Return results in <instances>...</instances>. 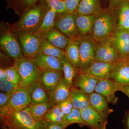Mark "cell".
Wrapping results in <instances>:
<instances>
[{
    "label": "cell",
    "mask_w": 129,
    "mask_h": 129,
    "mask_svg": "<svg viewBox=\"0 0 129 129\" xmlns=\"http://www.w3.org/2000/svg\"><path fill=\"white\" fill-rule=\"evenodd\" d=\"M2 129H46L43 119L37 120L32 117L29 107L21 111L0 114Z\"/></svg>",
    "instance_id": "cell-1"
},
{
    "label": "cell",
    "mask_w": 129,
    "mask_h": 129,
    "mask_svg": "<svg viewBox=\"0 0 129 129\" xmlns=\"http://www.w3.org/2000/svg\"><path fill=\"white\" fill-rule=\"evenodd\" d=\"M48 9L42 5H33L13 24L12 30L17 34H35L39 29Z\"/></svg>",
    "instance_id": "cell-2"
},
{
    "label": "cell",
    "mask_w": 129,
    "mask_h": 129,
    "mask_svg": "<svg viewBox=\"0 0 129 129\" xmlns=\"http://www.w3.org/2000/svg\"><path fill=\"white\" fill-rule=\"evenodd\" d=\"M13 66L18 72L20 78V87L28 88L36 81L40 69L33 59L24 55L14 60Z\"/></svg>",
    "instance_id": "cell-3"
},
{
    "label": "cell",
    "mask_w": 129,
    "mask_h": 129,
    "mask_svg": "<svg viewBox=\"0 0 129 129\" xmlns=\"http://www.w3.org/2000/svg\"><path fill=\"white\" fill-rule=\"evenodd\" d=\"M114 28V21L111 14L101 12L96 17L92 28V37L95 41L101 42L110 39Z\"/></svg>",
    "instance_id": "cell-4"
},
{
    "label": "cell",
    "mask_w": 129,
    "mask_h": 129,
    "mask_svg": "<svg viewBox=\"0 0 129 129\" xmlns=\"http://www.w3.org/2000/svg\"><path fill=\"white\" fill-rule=\"evenodd\" d=\"M79 44L80 63V74H85L95 60L96 45L94 41L86 37L76 39Z\"/></svg>",
    "instance_id": "cell-5"
},
{
    "label": "cell",
    "mask_w": 129,
    "mask_h": 129,
    "mask_svg": "<svg viewBox=\"0 0 129 129\" xmlns=\"http://www.w3.org/2000/svg\"><path fill=\"white\" fill-rule=\"evenodd\" d=\"M31 100L28 88L20 87L13 93L9 104L0 110V114H6L18 112L30 106Z\"/></svg>",
    "instance_id": "cell-6"
},
{
    "label": "cell",
    "mask_w": 129,
    "mask_h": 129,
    "mask_svg": "<svg viewBox=\"0 0 129 129\" xmlns=\"http://www.w3.org/2000/svg\"><path fill=\"white\" fill-rule=\"evenodd\" d=\"M19 45L24 55L34 59L38 55L40 45V38L35 34H18Z\"/></svg>",
    "instance_id": "cell-7"
},
{
    "label": "cell",
    "mask_w": 129,
    "mask_h": 129,
    "mask_svg": "<svg viewBox=\"0 0 129 129\" xmlns=\"http://www.w3.org/2000/svg\"><path fill=\"white\" fill-rule=\"evenodd\" d=\"M61 14L55 19L54 27L61 31L70 40H75L78 33L74 18V13Z\"/></svg>",
    "instance_id": "cell-8"
},
{
    "label": "cell",
    "mask_w": 129,
    "mask_h": 129,
    "mask_svg": "<svg viewBox=\"0 0 129 129\" xmlns=\"http://www.w3.org/2000/svg\"><path fill=\"white\" fill-rule=\"evenodd\" d=\"M110 40L117 52L119 59L129 56V31L118 28Z\"/></svg>",
    "instance_id": "cell-9"
},
{
    "label": "cell",
    "mask_w": 129,
    "mask_h": 129,
    "mask_svg": "<svg viewBox=\"0 0 129 129\" xmlns=\"http://www.w3.org/2000/svg\"><path fill=\"white\" fill-rule=\"evenodd\" d=\"M109 79L119 86L129 84V58H119L115 63L109 75Z\"/></svg>",
    "instance_id": "cell-10"
},
{
    "label": "cell",
    "mask_w": 129,
    "mask_h": 129,
    "mask_svg": "<svg viewBox=\"0 0 129 129\" xmlns=\"http://www.w3.org/2000/svg\"><path fill=\"white\" fill-rule=\"evenodd\" d=\"M120 91V86L113 81L107 79L99 80L96 86L95 92L101 95L108 103L114 105L117 102L118 98L115 92Z\"/></svg>",
    "instance_id": "cell-11"
},
{
    "label": "cell",
    "mask_w": 129,
    "mask_h": 129,
    "mask_svg": "<svg viewBox=\"0 0 129 129\" xmlns=\"http://www.w3.org/2000/svg\"><path fill=\"white\" fill-rule=\"evenodd\" d=\"M117 52L114 48L110 39L101 42L96 46L95 60L108 63H115L118 60Z\"/></svg>",
    "instance_id": "cell-12"
},
{
    "label": "cell",
    "mask_w": 129,
    "mask_h": 129,
    "mask_svg": "<svg viewBox=\"0 0 129 129\" xmlns=\"http://www.w3.org/2000/svg\"><path fill=\"white\" fill-rule=\"evenodd\" d=\"M0 44L3 50L14 60L23 55L18 41L10 32H6L2 35Z\"/></svg>",
    "instance_id": "cell-13"
},
{
    "label": "cell",
    "mask_w": 129,
    "mask_h": 129,
    "mask_svg": "<svg viewBox=\"0 0 129 129\" xmlns=\"http://www.w3.org/2000/svg\"><path fill=\"white\" fill-rule=\"evenodd\" d=\"M71 87L63 76L57 84L48 92L50 102L52 106H56L70 96Z\"/></svg>",
    "instance_id": "cell-14"
},
{
    "label": "cell",
    "mask_w": 129,
    "mask_h": 129,
    "mask_svg": "<svg viewBox=\"0 0 129 129\" xmlns=\"http://www.w3.org/2000/svg\"><path fill=\"white\" fill-rule=\"evenodd\" d=\"M63 75L61 71L40 70L36 81L48 92L55 86Z\"/></svg>",
    "instance_id": "cell-15"
},
{
    "label": "cell",
    "mask_w": 129,
    "mask_h": 129,
    "mask_svg": "<svg viewBox=\"0 0 129 129\" xmlns=\"http://www.w3.org/2000/svg\"><path fill=\"white\" fill-rule=\"evenodd\" d=\"M81 116L86 127L90 129H106V122L92 107L80 110Z\"/></svg>",
    "instance_id": "cell-16"
},
{
    "label": "cell",
    "mask_w": 129,
    "mask_h": 129,
    "mask_svg": "<svg viewBox=\"0 0 129 129\" xmlns=\"http://www.w3.org/2000/svg\"><path fill=\"white\" fill-rule=\"evenodd\" d=\"M115 63L95 60L85 74L99 80L109 79Z\"/></svg>",
    "instance_id": "cell-17"
},
{
    "label": "cell",
    "mask_w": 129,
    "mask_h": 129,
    "mask_svg": "<svg viewBox=\"0 0 129 129\" xmlns=\"http://www.w3.org/2000/svg\"><path fill=\"white\" fill-rule=\"evenodd\" d=\"M33 60L40 70L63 72L61 60L58 58L44 54H38Z\"/></svg>",
    "instance_id": "cell-18"
},
{
    "label": "cell",
    "mask_w": 129,
    "mask_h": 129,
    "mask_svg": "<svg viewBox=\"0 0 129 129\" xmlns=\"http://www.w3.org/2000/svg\"><path fill=\"white\" fill-rule=\"evenodd\" d=\"M91 105L106 122L113 110L109 107L108 103L101 95L94 92L90 94Z\"/></svg>",
    "instance_id": "cell-19"
},
{
    "label": "cell",
    "mask_w": 129,
    "mask_h": 129,
    "mask_svg": "<svg viewBox=\"0 0 129 129\" xmlns=\"http://www.w3.org/2000/svg\"><path fill=\"white\" fill-rule=\"evenodd\" d=\"M99 80L86 74H79L75 79L73 86L90 95L95 92Z\"/></svg>",
    "instance_id": "cell-20"
},
{
    "label": "cell",
    "mask_w": 129,
    "mask_h": 129,
    "mask_svg": "<svg viewBox=\"0 0 129 129\" xmlns=\"http://www.w3.org/2000/svg\"><path fill=\"white\" fill-rule=\"evenodd\" d=\"M96 17V15H81L75 13V20L78 34L82 36L90 34L92 31Z\"/></svg>",
    "instance_id": "cell-21"
},
{
    "label": "cell",
    "mask_w": 129,
    "mask_h": 129,
    "mask_svg": "<svg viewBox=\"0 0 129 129\" xmlns=\"http://www.w3.org/2000/svg\"><path fill=\"white\" fill-rule=\"evenodd\" d=\"M65 56L78 74L80 73V63L79 44L76 40H70L65 50Z\"/></svg>",
    "instance_id": "cell-22"
},
{
    "label": "cell",
    "mask_w": 129,
    "mask_h": 129,
    "mask_svg": "<svg viewBox=\"0 0 129 129\" xmlns=\"http://www.w3.org/2000/svg\"><path fill=\"white\" fill-rule=\"evenodd\" d=\"M70 95L74 108L80 110L91 106L90 95L80 90L72 87Z\"/></svg>",
    "instance_id": "cell-23"
},
{
    "label": "cell",
    "mask_w": 129,
    "mask_h": 129,
    "mask_svg": "<svg viewBox=\"0 0 129 129\" xmlns=\"http://www.w3.org/2000/svg\"><path fill=\"white\" fill-rule=\"evenodd\" d=\"M53 46L64 51L70 39L54 27L42 37Z\"/></svg>",
    "instance_id": "cell-24"
},
{
    "label": "cell",
    "mask_w": 129,
    "mask_h": 129,
    "mask_svg": "<svg viewBox=\"0 0 129 129\" xmlns=\"http://www.w3.org/2000/svg\"><path fill=\"white\" fill-rule=\"evenodd\" d=\"M31 103H41L50 102V99L47 92L37 81L31 84L28 87Z\"/></svg>",
    "instance_id": "cell-25"
},
{
    "label": "cell",
    "mask_w": 129,
    "mask_h": 129,
    "mask_svg": "<svg viewBox=\"0 0 129 129\" xmlns=\"http://www.w3.org/2000/svg\"><path fill=\"white\" fill-rule=\"evenodd\" d=\"M101 11L100 0H81L75 13L81 15H96Z\"/></svg>",
    "instance_id": "cell-26"
},
{
    "label": "cell",
    "mask_w": 129,
    "mask_h": 129,
    "mask_svg": "<svg viewBox=\"0 0 129 129\" xmlns=\"http://www.w3.org/2000/svg\"><path fill=\"white\" fill-rule=\"evenodd\" d=\"M57 14L54 10L49 8L39 29L35 34L39 37H42L47 32L54 28Z\"/></svg>",
    "instance_id": "cell-27"
},
{
    "label": "cell",
    "mask_w": 129,
    "mask_h": 129,
    "mask_svg": "<svg viewBox=\"0 0 129 129\" xmlns=\"http://www.w3.org/2000/svg\"><path fill=\"white\" fill-rule=\"evenodd\" d=\"M118 28L129 31V2L128 0H123L118 6Z\"/></svg>",
    "instance_id": "cell-28"
},
{
    "label": "cell",
    "mask_w": 129,
    "mask_h": 129,
    "mask_svg": "<svg viewBox=\"0 0 129 129\" xmlns=\"http://www.w3.org/2000/svg\"><path fill=\"white\" fill-rule=\"evenodd\" d=\"M40 38V45L38 54L55 57L60 59L65 56L64 51L54 46L44 37Z\"/></svg>",
    "instance_id": "cell-29"
},
{
    "label": "cell",
    "mask_w": 129,
    "mask_h": 129,
    "mask_svg": "<svg viewBox=\"0 0 129 129\" xmlns=\"http://www.w3.org/2000/svg\"><path fill=\"white\" fill-rule=\"evenodd\" d=\"M50 102L41 103H31L29 106V111L32 117L37 120L43 119L44 115L51 108Z\"/></svg>",
    "instance_id": "cell-30"
},
{
    "label": "cell",
    "mask_w": 129,
    "mask_h": 129,
    "mask_svg": "<svg viewBox=\"0 0 129 129\" xmlns=\"http://www.w3.org/2000/svg\"><path fill=\"white\" fill-rule=\"evenodd\" d=\"M63 68V72L64 79L72 88L75 79L78 74L73 65L69 61L65 56L60 59Z\"/></svg>",
    "instance_id": "cell-31"
},
{
    "label": "cell",
    "mask_w": 129,
    "mask_h": 129,
    "mask_svg": "<svg viewBox=\"0 0 129 129\" xmlns=\"http://www.w3.org/2000/svg\"><path fill=\"white\" fill-rule=\"evenodd\" d=\"M60 108L57 105L52 106L50 110L46 114L43 119L45 122L53 123H60L63 122L64 116Z\"/></svg>",
    "instance_id": "cell-32"
},
{
    "label": "cell",
    "mask_w": 129,
    "mask_h": 129,
    "mask_svg": "<svg viewBox=\"0 0 129 129\" xmlns=\"http://www.w3.org/2000/svg\"><path fill=\"white\" fill-rule=\"evenodd\" d=\"M63 122L66 123L68 126L72 124L77 123L81 127H86L82 118L80 110L74 108L70 113L64 115Z\"/></svg>",
    "instance_id": "cell-33"
},
{
    "label": "cell",
    "mask_w": 129,
    "mask_h": 129,
    "mask_svg": "<svg viewBox=\"0 0 129 129\" xmlns=\"http://www.w3.org/2000/svg\"><path fill=\"white\" fill-rule=\"evenodd\" d=\"M6 78L10 81L16 89L20 87V78L18 72L14 66L5 68Z\"/></svg>",
    "instance_id": "cell-34"
},
{
    "label": "cell",
    "mask_w": 129,
    "mask_h": 129,
    "mask_svg": "<svg viewBox=\"0 0 129 129\" xmlns=\"http://www.w3.org/2000/svg\"><path fill=\"white\" fill-rule=\"evenodd\" d=\"M48 7L53 9L57 14L67 13L64 1L61 0H44Z\"/></svg>",
    "instance_id": "cell-35"
},
{
    "label": "cell",
    "mask_w": 129,
    "mask_h": 129,
    "mask_svg": "<svg viewBox=\"0 0 129 129\" xmlns=\"http://www.w3.org/2000/svg\"><path fill=\"white\" fill-rule=\"evenodd\" d=\"M60 108L64 115L69 114L74 108L72 99L70 96L68 99L61 102L56 105Z\"/></svg>",
    "instance_id": "cell-36"
},
{
    "label": "cell",
    "mask_w": 129,
    "mask_h": 129,
    "mask_svg": "<svg viewBox=\"0 0 129 129\" xmlns=\"http://www.w3.org/2000/svg\"><path fill=\"white\" fill-rule=\"evenodd\" d=\"M16 89L13 84L6 78L0 80V90L1 91L13 93Z\"/></svg>",
    "instance_id": "cell-37"
},
{
    "label": "cell",
    "mask_w": 129,
    "mask_h": 129,
    "mask_svg": "<svg viewBox=\"0 0 129 129\" xmlns=\"http://www.w3.org/2000/svg\"><path fill=\"white\" fill-rule=\"evenodd\" d=\"M67 13L76 12L81 0H63Z\"/></svg>",
    "instance_id": "cell-38"
},
{
    "label": "cell",
    "mask_w": 129,
    "mask_h": 129,
    "mask_svg": "<svg viewBox=\"0 0 129 129\" xmlns=\"http://www.w3.org/2000/svg\"><path fill=\"white\" fill-rule=\"evenodd\" d=\"M13 93L12 92H0V110L3 109L9 104Z\"/></svg>",
    "instance_id": "cell-39"
},
{
    "label": "cell",
    "mask_w": 129,
    "mask_h": 129,
    "mask_svg": "<svg viewBox=\"0 0 129 129\" xmlns=\"http://www.w3.org/2000/svg\"><path fill=\"white\" fill-rule=\"evenodd\" d=\"M46 129H65L68 125L64 122L60 123L46 122Z\"/></svg>",
    "instance_id": "cell-40"
},
{
    "label": "cell",
    "mask_w": 129,
    "mask_h": 129,
    "mask_svg": "<svg viewBox=\"0 0 129 129\" xmlns=\"http://www.w3.org/2000/svg\"><path fill=\"white\" fill-rule=\"evenodd\" d=\"M123 0H110L109 8L110 9H114L117 7Z\"/></svg>",
    "instance_id": "cell-41"
},
{
    "label": "cell",
    "mask_w": 129,
    "mask_h": 129,
    "mask_svg": "<svg viewBox=\"0 0 129 129\" xmlns=\"http://www.w3.org/2000/svg\"><path fill=\"white\" fill-rule=\"evenodd\" d=\"M119 86L120 91H122L125 95H127L129 98V84Z\"/></svg>",
    "instance_id": "cell-42"
},
{
    "label": "cell",
    "mask_w": 129,
    "mask_h": 129,
    "mask_svg": "<svg viewBox=\"0 0 129 129\" xmlns=\"http://www.w3.org/2000/svg\"><path fill=\"white\" fill-rule=\"evenodd\" d=\"M123 123L125 129H129V112L125 115Z\"/></svg>",
    "instance_id": "cell-43"
},
{
    "label": "cell",
    "mask_w": 129,
    "mask_h": 129,
    "mask_svg": "<svg viewBox=\"0 0 129 129\" xmlns=\"http://www.w3.org/2000/svg\"><path fill=\"white\" fill-rule=\"evenodd\" d=\"M6 78L5 68L1 67L0 69V80L4 79Z\"/></svg>",
    "instance_id": "cell-44"
},
{
    "label": "cell",
    "mask_w": 129,
    "mask_h": 129,
    "mask_svg": "<svg viewBox=\"0 0 129 129\" xmlns=\"http://www.w3.org/2000/svg\"><path fill=\"white\" fill-rule=\"evenodd\" d=\"M127 58H129V56Z\"/></svg>",
    "instance_id": "cell-45"
},
{
    "label": "cell",
    "mask_w": 129,
    "mask_h": 129,
    "mask_svg": "<svg viewBox=\"0 0 129 129\" xmlns=\"http://www.w3.org/2000/svg\"><path fill=\"white\" fill-rule=\"evenodd\" d=\"M128 1L129 2V0H128Z\"/></svg>",
    "instance_id": "cell-46"
}]
</instances>
